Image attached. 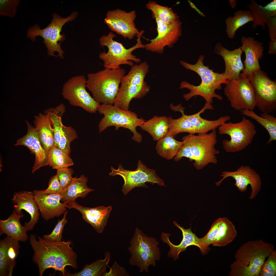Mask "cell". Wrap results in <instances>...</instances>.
Returning a JSON list of instances; mask_svg holds the SVG:
<instances>
[{
  "label": "cell",
  "instance_id": "44",
  "mask_svg": "<svg viewBox=\"0 0 276 276\" xmlns=\"http://www.w3.org/2000/svg\"><path fill=\"white\" fill-rule=\"evenodd\" d=\"M67 213V211H66L65 212L63 218L61 220H59L57 224L51 233L49 234L43 235V238L52 241H62L64 227L67 223V220L66 217Z\"/></svg>",
  "mask_w": 276,
  "mask_h": 276
},
{
  "label": "cell",
  "instance_id": "48",
  "mask_svg": "<svg viewBox=\"0 0 276 276\" xmlns=\"http://www.w3.org/2000/svg\"><path fill=\"white\" fill-rule=\"evenodd\" d=\"M110 270L106 272L103 276H129V274L123 267H122L115 261L110 268Z\"/></svg>",
  "mask_w": 276,
  "mask_h": 276
},
{
  "label": "cell",
  "instance_id": "40",
  "mask_svg": "<svg viewBox=\"0 0 276 276\" xmlns=\"http://www.w3.org/2000/svg\"><path fill=\"white\" fill-rule=\"evenodd\" d=\"M77 137L76 132L73 127L63 125L60 133L54 140V146L69 155L71 152L70 144Z\"/></svg>",
  "mask_w": 276,
  "mask_h": 276
},
{
  "label": "cell",
  "instance_id": "6",
  "mask_svg": "<svg viewBox=\"0 0 276 276\" xmlns=\"http://www.w3.org/2000/svg\"><path fill=\"white\" fill-rule=\"evenodd\" d=\"M125 73L123 68H105L87 75V88L100 104L113 105L118 93L119 85Z\"/></svg>",
  "mask_w": 276,
  "mask_h": 276
},
{
  "label": "cell",
  "instance_id": "36",
  "mask_svg": "<svg viewBox=\"0 0 276 276\" xmlns=\"http://www.w3.org/2000/svg\"><path fill=\"white\" fill-rule=\"evenodd\" d=\"M252 15L250 10H239L235 12L233 16L227 18L225 20L226 32L230 39L234 38L237 30L247 22L253 21Z\"/></svg>",
  "mask_w": 276,
  "mask_h": 276
},
{
  "label": "cell",
  "instance_id": "31",
  "mask_svg": "<svg viewBox=\"0 0 276 276\" xmlns=\"http://www.w3.org/2000/svg\"><path fill=\"white\" fill-rule=\"evenodd\" d=\"M87 178L84 175L79 178H73L70 184L61 194V202L74 201L78 198H85L89 193L94 191L87 186Z\"/></svg>",
  "mask_w": 276,
  "mask_h": 276
},
{
  "label": "cell",
  "instance_id": "38",
  "mask_svg": "<svg viewBox=\"0 0 276 276\" xmlns=\"http://www.w3.org/2000/svg\"><path fill=\"white\" fill-rule=\"evenodd\" d=\"M145 6L148 9L152 12L153 18L157 19L162 22L172 24L179 18V16L171 8L160 5L156 1H149Z\"/></svg>",
  "mask_w": 276,
  "mask_h": 276
},
{
  "label": "cell",
  "instance_id": "23",
  "mask_svg": "<svg viewBox=\"0 0 276 276\" xmlns=\"http://www.w3.org/2000/svg\"><path fill=\"white\" fill-rule=\"evenodd\" d=\"M214 51L223 58L225 65V70L223 73L225 78L228 80L238 78L240 72L244 69L241 60L243 52L240 47L230 50L225 48L220 42L215 44Z\"/></svg>",
  "mask_w": 276,
  "mask_h": 276
},
{
  "label": "cell",
  "instance_id": "35",
  "mask_svg": "<svg viewBox=\"0 0 276 276\" xmlns=\"http://www.w3.org/2000/svg\"><path fill=\"white\" fill-rule=\"evenodd\" d=\"M237 235L233 223L227 217L221 218L217 235L212 244L214 246H224L233 241Z\"/></svg>",
  "mask_w": 276,
  "mask_h": 276
},
{
  "label": "cell",
  "instance_id": "8",
  "mask_svg": "<svg viewBox=\"0 0 276 276\" xmlns=\"http://www.w3.org/2000/svg\"><path fill=\"white\" fill-rule=\"evenodd\" d=\"M143 30L140 31L136 36L137 43L134 45L127 49L121 43L114 40L115 34L110 32L107 35L102 36L99 39L100 44L102 46H106L108 49L106 53L105 51L100 53L99 57L103 62L105 68L117 69L120 68V65H128L132 67L134 64L132 61L137 63H140V59L132 54L134 50L139 48H145L141 38L144 32Z\"/></svg>",
  "mask_w": 276,
  "mask_h": 276
},
{
  "label": "cell",
  "instance_id": "12",
  "mask_svg": "<svg viewBox=\"0 0 276 276\" xmlns=\"http://www.w3.org/2000/svg\"><path fill=\"white\" fill-rule=\"evenodd\" d=\"M254 91L255 107L263 113H273L276 110V82L263 71L258 70L247 77Z\"/></svg>",
  "mask_w": 276,
  "mask_h": 276
},
{
  "label": "cell",
  "instance_id": "16",
  "mask_svg": "<svg viewBox=\"0 0 276 276\" xmlns=\"http://www.w3.org/2000/svg\"><path fill=\"white\" fill-rule=\"evenodd\" d=\"M157 35L154 39L149 40L150 42L145 44L147 51L159 54L164 52L167 46L171 48L178 41L182 34V22L179 18L172 24H168L155 19Z\"/></svg>",
  "mask_w": 276,
  "mask_h": 276
},
{
  "label": "cell",
  "instance_id": "21",
  "mask_svg": "<svg viewBox=\"0 0 276 276\" xmlns=\"http://www.w3.org/2000/svg\"><path fill=\"white\" fill-rule=\"evenodd\" d=\"M26 122L28 126L27 132L17 140L15 145L26 146L34 154L35 160L32 171L33 173L40 168L49 165L48 153L42 146L36 128L28 121Z\"/></svg>",
  "mask_w": 276,
  "mask_h": 276
},
{
  "label": "cell",
  "instance_id": "39",
  "mask_svg": "<svg viewBox=\"0 0 276 276\" xmlns=\"http://www.w3.org/2000/svg\"><path fill=\"white\" fill-rule=\"evenodd\" d=\"M48 159L50 166L56 169L74 165L69 155L54 146L48 152Z\"/></svg>",
  "mask_w": 276,
  "mask_h": 276
},
{
  "label": "cell",
  "instance_id": "42",
  "mask_svg": "<svg viewBox=\"0 0 276 276\" xmlns=\"http://www.w3.org/2000/svg\"><path fill=\"white\" fill-rule=\"evenodd\" d=\"M53 25V22L52 20L50 23L43 29H41L38 25H35L28 29L27 36L33 42L35 41L37 37H41L43 39V42L46 46L49 42Z\"/></svg>",
  "mask_w": 276,
  "mask_h": 276
},
{
  "label": "cell",
  "instance_id": "37",
  "mask_svg": "<svg viewBox=\"0 0 276 276\" xmlns=\"http://www.w3.org/2000/svg\"><path fill=\"white\" fill-rule=\"evenodd\" d=\"M110 254L106 252L104 259L97 260L90 264H86L79 272L74 273H65V276H103L106 272V270L110 260Z\"/></svg>",
  "mask_w": 276,
  "mask_h": 276
},
{
  "label": "cell",
  "instance_id": "29",
  "mask_svg": "<svg viewBox=\"0 0 276 276\" xmlns=\"http://www.w3.org/2000/svg\"><path fill=\"white\" fill-rule=\"evenodd\" d=\"M34 123L41 143L48 153L54 146V134L51 122L47 114L39 113L34 117Z\"/></svg>",
  "mask_w": 276,
  "mask_h": 276
},
{
  "label": "cell",
  "instance_id": "28",
  "mask_svg": "<svg viewBox=\"0 0 276 276\" xmlns=\"http://www.w3.org/2000/svg\"><path fill=\"white\" fill-rule=\"evenodd\" d=\"M24 216L22 213L17 214L14 210L6 220H0V235L7 236L20 241L25 242L28 238L27 231L21 224L20 220Z\"/></svg>",
  "mask_w": 276,
  "mask_h": 276
},
{
  "label": "cell",
  "instance_id": "52",
  "mask_svg": "<svg viewBox=\"0 0 276 276\" xmlns=\"http://www.w3.org/2000/svg\"><path fill=\"white\" fill-rule=\"evenodd\" d=\"M229 4L234 9V8L237 4V1L235 0H230L229 1Z\"/></svg>",
  "mask_w": 276,
  "mask_h": 276
},
{
  "label": "cell",
  "instance_id": "17",
  "mask_svg": "<svg viewBox=\"0 0 276 276\" xmlns=\"http://www.w3.org/2000/svg\"><path fill=\"white\" fill-rule=\"evenodd\" d=\"M136 17L135 10L126 12L118 9L108 11L104 22L111 31L131 40L139 32L134 22Z\"/></svg>",
  "mask_w": 276,
  "mask_h": 276
},
{
  "label": "cell",
  "instance_id": "49",
  "mask_svg": "<svg viewBox=\"0 0 276 276\" xmlns=\"http://www.w3.org/2000/svg\"><path fill=\"white\" fill-rule=\"evenodd\" d=\"M266 24L268 27L269 35L271 40H276V16L270 19Z\"/></svg>",
  "mask_w": 276,
  "mask_h": 276
},
{
  "label": "cell",
  "instance_id": "41",
  "mask_svg": "<svg viewBox=\"0 0 276 276\" xmlns=\"http://www.w3.org/2000/svg\"><path fill=\"white\" fill-rule=\"evenodd\" d=\"M221 218L219 217L212 224L206 234L200 238L199 248L203 255L207 254L210 250L209 246L212 244L217 235Z\"/></svg>",
  "mask_w": 276,
  "mask_h": 276
},
{
  "label": "cell",
  "instance_id": "27",
  "mask_svg": "<svg viewBox=\"0 0 276 276\" xmlns=\"http://www.w3.org/2000/svg\"><path fill=\"white\" fill-rule=\"evenodd\" d=\"M78 15L77 12H74L70 15L65 18L57 13L53 14L52 20L53 22V27L49 42L46 46L49 55L55 56L54 53L56 52L58 53V56L63 58L64 51L61 48L60 43L58 42H61L65 39L64 36L61 34L62 28L66 22L72 21L75 19Z\"/></svg>",
  "mask_w": 276,
  "mask_h": 276
},
{
  "label": "cell",
  "instance_id": "13",
  "mask_svg": "<svg viewBox=\"0 0 276 276\" xmlns=\"http://www.w3.org/2000/svg\"><path fill=\"white\" fill-rule=\"evenodd\" d=\"M87 79L83 75L73 76L64 84L62 94L70 105L81 108L90 113H95L100 104L86 90Z\"/></svg>",
  "mask_w": 276,
  "mask_h": 276
},
{
  "label": "cell",
  "instance_id": "11",
  "mask_svg": "<svg viewBox=\"0 0 276 276\" xmlns=\"http://www.w3.org/2000/svg\"><path fill=\"white\" fill-rule=\"evenodd\" d=\"M218 128L220 134H226L230 137L229 140H224L223 144L225 151L231 153L241 151L250 145L257 132L254 123L245 117L240 122H225Z\"/></svg>",
  "mask_w": 276,
  "mask_h": 276
},
{
  "label": "cell",
  "instance_id": "19",
  "mask_svg": "<svg viewBox=\"0 0 276 276\" xmlns=\"http://www.w3.org/2000/svg\"><path fill=\"white\" fill-rule=\"evenodd\" d=\"M33 192L39 211L44 220L59 217L66 211L65 203L61 202V194H46L42 190H35Z\"/></svg>",
  "mask_w": 276,
  "mask_h": 276
},
{
  "label": "cell",
  "instance_id": "18",
  "mask_svg": "<svg viewBox=\"0 0 276 276\" xmlns=\"http://www.w3.org/2000/svg\"><path fill=\"white\" fill-rule=\"evenodd\" d=\"M220 176L223 178L215 183L217 186H220L224 179L229 177L235 179V182L234 185L240 192L246 191L248 185H250L252 191L249 199L250 200L254 199L261 189V180L260 176L248 166H241L235 171H223Z\"/></svg>",
  "mask_w": 276,
  "mask_h": 276
},
{
  "label": "cell",
  "instance_id": "2",
  "mask_svg": "<svg viewBox=\"0 0 276 276\" xmlns=\"http://www.w3.org/2000/svg\"><path fill=\"white\" fill-rule=\"evenodd\" d=\"M216 131H212L209 134H189L182 138L183 144L174 157L176 161L182 157L193 160L194 166L198 170L202 169L210 163L217 164L216 155L219 151L215 148L217 142Z\"/></svg>",
  "mask_w": 276,
  "mask_h": 276
},
{
  "label": "cell",
  "instance_id": "4",
  "mask_svg": "<svg viewBox=\"0 0 276 276\" xmlns=\"http://www.w3.org/2000/svg\"><path fill=\"white\" fill-rule=\"evenodd\" d=\"M274 250L273 245L262 239L245 243L236 251L228 275L259 276L266 259Z\"/></svg>",
  "mask_w": 276,
  "mask_h": 276
},
{
  "label": "cell",
  "instance_id": "15",
  "mask_svg": "<svg viewBox=\"0 0 276 276\" xmlns=\"http://www.w3.org/2000/svg\"><path fill=\"white\" fill-rule=\"evenodd\" d=\"M224 92L231 107L236 110H253L256 107L253 88L248 77L242 73L238 78L228 80Z\"/></svg>",
  "mask_w": 276,
  "mask_h": 276
},
{
  "label": "cell",
  "instance_id": "43",
  "mask_svg": "<svg viewBox=\"0 0 276 276\" xmlns=\"http://www.w3.org/2000/svg\"><path fill=\"white\" fill-rule=\"evenodd\" d=\"M20 2L19 0H0V16L14 18Z\"/></svg>",
  "mask_w": 276,
  "mask_h": 276
},
{
  "label": "cell",
  "instance_id": "1",
  "mask_svg": "<svg viewBox=\"0 0 276 276\" xmlns=\"http://www.w3.org/2000/svg\"><path fill=\"white\" fill-rule=\"evenodd\" d=\"M37 237L38 240L35 235L31 234L29 241L34 251L32 260L38 266L40 276L50 268L61 272L63 276L66 266L78 268L77 256L70 246V241H52L38 236Z\"/></svg>",
  "mask_w": 276,
  "mask_h": 276
},
{
  "label": "cell",
  "instance_id": "22",
  "mask_svg": "<svg viewBox=\"0 0 276 276\" xmlns=\"http://www.w3.org/2000/svg\"><path fill=\"white\" fill-rule=\"evenodd\" d=\"M240 40L242 45L240 47L245 55L242 73L248 77L254 71L261 69L259 60L263 57L264 47L261 42L253 37L243 36Z\"/></svg>",
  "mask_w": 276,
  "mask_h": 276
},
{
  "label": "cell",
  "instance_id": "10",
  "mask_svg": "<svg viewBox=\"0 0 276 276\" xmlns=\"http://www.w3.org/2000/svg\"><path fill=\"white\" fill-rule=\"evenodd\" d=\"M97 111L104 116L99 124V133L112 126L115 127L116 130L122 127L133 133L132 140L139 143L141 142L142 135L137 131L136 128L141 126L146 120L139 118L135 112L122 110L114 105L104 104L100 105Z\"/></svg>",
  "mask_w": 276,
  "mask_h": 276
},
{
  "label": "cell",
  "instance_id": "3",
  "mask_svg": "<svg viewBox=\"0 0 276 276\" xmlns=\"http://www.w3.org/2000/svg\"><path fill=\"white\" fill-rule=\"evenodd\" d=\"M205 57L201 55L197 63L192 64L182 61H180L181 64L187 70L195 72L200 77L201 80V83L198 86L194 85L186 81H182L180 84V89L187 88L190 91L183 95L186 101L189 100L193 97L200 96L203 97L206 102L212 104L213 98H216L222 100L223 97L215 92L216 90L222 88L221 84H226L228 80L224 77L223 73L214 72L209 66H205L203 63Z\"/></svg>",
  "mask_w": 276,
  "mask_h": 276
},
{
  "label": "cell",
  "instance_id": "25",
  "mask_svg": "<svg viewBox=\"0 0 276 276\" xmlns=\"http://www.w3.org/2000/svg\"><path fill=\"white\" fill-rule=\"evenodd\" d=\"M19 241L7 236L0 241V276H12L19 252Z\"/></svg>",
  "mask_w": 276,
  "mask_h": 276
},
{
  "label": "cell",
  "instance_id": "9",
  "mask_svg": "<svg viewBox=\"0 0 276 276\" xmlns=\"http://www.w3.org/2000/svg\"><path fill=\"white\" fill-rule=\"evenodd\" d=\"M130 242L131 265L137 266L141 272H147L151 266H156L161 257L159 243L156 238L148 236L137 227Z\"/></svg>",
  "mask_w": 276,
  "mask_h": 276
},
{
  "label": "cell",
  "instance_id": "45",
  "mask_svg": "<svg viewBox=\"0 0 276 276\" xmlns=\"http://www.w3.org/2000/svg\"><path fill=\"white\" fill-rule=\"evenodd\" d=\"M262 266L259 276L276 275V251L274 250L268 257Z\"/></svg>",
  "mask_w": 276,
  "mask_h": 276
},
{
  "label": "cell",
  "instance_id": "51",
  "mask_svg": "<svg viewBox=\"0 0 276 276\" xmlns=\"http://www.w3.org/2000/svg\"><path fill=\"white\" fill-rule=\"evenodd\" d=\"M188 2L191 7L194 9L202 17H205V15L201 12L192 3L190 0H188Z\"/></svg>",
  "mask_w": 276,
  "mask_h": 276
},
{
  "label": "cell",
  "instance_id": "34",
  "mask_svg": "<svg viewBox=\"0 0 276 276\" xmlns=\"http://www.w3.org/2000/svg\"><path fill=\"white\" fill-rule=\"evenodd\" d=\"M240 114L251 117L262 125L268 131L270 138L267 144H270L276 140V118L269 113H263L259 116L252 110L245 109L240 111Z\"/></svg>",
  "mask_w": 276,
  "mask_h": 276
},
{
  "label": "cell",
  "instance_id": "33",
  "mask_svg": "<svg viewBox=\"0 0 276 276\" xmlns=\"http://www.w3.org/2000/svg\"><path fill=\"white\" fill-rule=\"evenodd\" d=\"M183 144L182 141L176 140L168 132L165 136L157 141L156 150L159 156L169 160L176 155Z\"/></svg>",
  "mask_w": 276,
  "mask_h": 276
},
{
  "label": "cell",
  "instance_id": "26",
  "mask_svg": "<svg viewBox=\"0 0 276 276\" xmlns=\"http://www.w3.org/2000/svg\"><path fill=\"white\" fill-rule=\"evenodd\" d=\"M175 226L179 228L181 231L183 238L180 243L178 245L173 244L170 241L169 237L170 234L162 233L160 238L164 243H166L170 248L168 251V256L172 258L176 261L179 258V255L181 252L185 251L187 248L191 245H194L199 247L200 238L195 233H193L190 228L185 229L178 224L175 221H173Z\"/></svg>",
  "mask_w": 276,
  "mask_h": 276
},
{
  "label": "cell",
  "instance_id": "7",
  "mask_svg": "<svg viewBox=\"0 0 276 276\" xmlns=\"http://www.w3.org/2000/svg\"><path fill=\"white\" fill-rule=\"evenodd\" d=\"M128 74L122 78L121 86L113 105L123 110H129L133 98L140 99L146 96L150 86L144 80L149 71L146 62L134 65Z\"/></svg>",
  "mask_w": 276,
  "mask_h": 276
},
{
  "label": "cell",
  "instance_id": "32",
  "mask_svg": "<svg viewBox=\"0 0 276 276\" xmlns=\"http://www.w3.org/2000/svg\"><path fill=\"white\" fill-rule=\"evenodd\" d=\"M143 131L148 133L153 140L158 141L167 133L169 129L168 117L165 116H155L140 126Z\"/></svg>",
  "mask_w": 276,
  "mask_h": 276
},
{
  "label": "cell",
  "instance_id": "20",
  "mask_svg": "<svg viewBox=\"0 0 276 276\" xmlns=\"http://www.w3.org/2000/svg\"><path fill=\"white\" fill-rule=\"evenodd\" d=\"M64 203L66 208L74 209L79 212L84 220L99 233L103 231L112 209L111 206L93 208L84 207L79 204L75 201Z\"/></svg>",
  "mask_w": 276,
  "mask_h": 276
},
{
  "label": "cell",
  "instance_id": "30",
  "mask_svg": "<svg viewBox=\"0 0 276 276\" xmlns=\"http://www.w3.org/2000/svg\"><path fill=\"white\" fill-rule=\"evenodd\" d=\"M248 6L253 16L252 26L253 28L260 26L263 30H265L268 20L276 16V0L272 1L264 6L259 5L255 0H252Z\"/></svg>",
  "mask_w": 276,
  "mask_h": 276
},
{
  "label": "cell",
  "instance_id": "50",
  "mask_svg": "<svg viewBox=\"0 0 276 276\" xmlns=\"http://www.w3.org/2000/svg\"><path fill=\"white\" fill-rule=\"evenodd\" d=\"M269 54H276V40H271L269 42Z\"/></svg>",
  "mask_w": 276,
  "mask_h": 276
},
{
  "label": "cell",
  "instance_id": "47",
  "mask_svg": "<svg viewBox=\"0 0 276 276\" xmlns=\"http://www.w3.org/2000/svg\"><path fill=\"white\" fill-rule=\"evenodd\" d=\"M64 189L61 186L58 177L56 174L50 179L48 188L45 190H42L45 194H61Z\"/></svg>",
  "mask_w": 276,
  "mask_h": 276
},
{
  "label": "cell",
  "instance_id": "14",
  "mask_svg": "<svg viewBox=\"0 0 276 276\" xmlns=\"http://www.w3.org/2000/svg\"><path fill=\"white\" fill-rule=\"evenodd\" d=\"M109 175L114 176L119 175L123 178L124 184L122 190L123 194L126 195L134 188L138 187L147 188L146 183L154 185L156 183L160 186H165L164 180L157 175L155 170L150 169L144 164L140 160L138 162L137 168L134 171L124 169L121 164L118 165L116 169L112 166Z\"/></svg>",
  "mask_w": 276,
  "mask_h": 276
},
{
  "label": "cell",
  "instance_id": "5",
  "mask_svg": "<svg viewBox=\"0 0 276 276\" xmlns=\"http://www.w3.org/2000/svg\"><path fill=\"white\" fill-rule=\"evenodd\" d=\"M170 106L171 110L179 112L182 114L180 117L177 119H174L171 117H168V132L174 136L182 132L188 133L191 134L206 133L210 131L216 130L219 126L231 119L230 116L228 115L221 117L213 120H208L202 118L200 114L206 110L213 109L212 104L206 102L199 111L188 115L184 113L185 108L182 107L181 103L176 106L171 104Z\"/></svg>",
  "mask_w": 276,
  "mask_h": 276
},
{
  "label": "cell",
  "instance_id": "24",
  "mask_svg": "<svg viewBox=\"0 0 276 276\" xmlns=\"http://www.w3.org/2000/svg\"><path fill=\"white\" fill-rule=\"evenodd\" d=\"M12 201L16 204L14 206V210L17 214L22 213L21 211L23 210L30 215V220L28 222H25L24 226L27 231L32 230L38 223L40 214L33 192L22 191L15 192Z\"/></svg>",
  "mask_w": 276,
  "mask_h": 276
},
{
  "label": "cell",
  "instance_id": "46",
  "mask_svg": "<svg viewBox=\"0 0 276 276\" xmlns=\"http://www.w3.org/2000/svg\"><path fill=\"white\" fill-rule=\"evenodd\" d=\"M57 175L61 186L64 189H66L71 183L73 177L72 175L73 170L68 167L58 169Z\"/></svg>",
  "mask_w": 276,
  "mask_h": 276
}]
</instances>
